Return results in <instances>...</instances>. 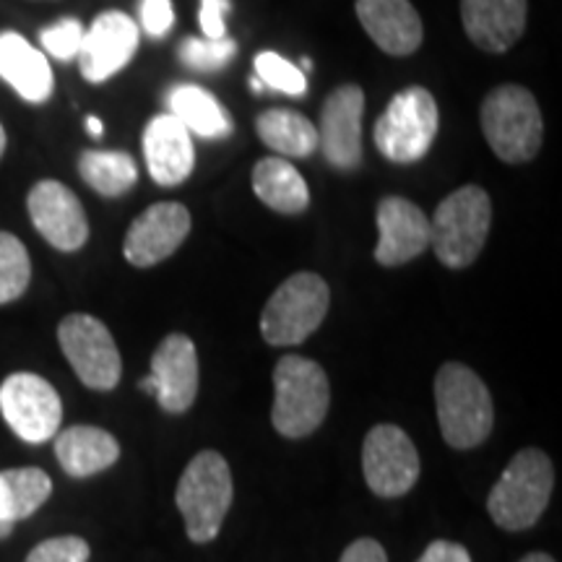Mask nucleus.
<instances>
[{"mask_svg": "<svg viewBox=\"0 0 562 562\" xmlns=\"http://www.w3.org/2000/svg\"><path fill=\"white\" fill-rule=\"evenodd\" d=\"M435 406L442 440L456 451L482 446L495 425L487 385L472 368L446 362L435 375Z\"/></svg>", "mask_w": 562, "mask_h": 562, "instance_id": "obj_1", "label": "nucleus"}, {"mask_svg": "<svg viewBox=\"0 0 562 562\" xmlns=\"http://www.w3.org/2000/svg\"><path fill=\"white\" fill-rule=\"evenodd\" d=\"M331 404L328 375L315 360L286 355L273 368V430L281 438H307L323 425Z\"/></svg>", "mask_w": 562, "mask_h": 562, "instance_id": "obj_2", "label": "nucleus"}, {"mask_svg": "<svg viewBox=\"0 0 562 562\" xmlns=\"http://www.w3.org/2000/svg\"><path fill=\"white\" fill-rule=\"evenodd\" d=\"M554 490V469L550 456L539 448H524L487 497V510L501 529L526 531L542 518Z\"/></svg>", "mask_w": 562, "mask_h": 562, "instance_id": "obj_3", "label": "nucleus"}, {"mask_svg": "<svg viewBox=\"0 0 562 562\" xmlns=\"http://www.w3.org/2000/svg\"><path fill=\"white\" fill-rule=\"evenodd\" d=\"M232 497H235V484L227 459L216 451L193 456L175 490V503L186 518L191 542L209 544L220 537L224 518L232 508Z\"/></svg>", "mask_w": 562, "mask_h": 562, "instance_id": "obj_4", "label": "nucleus"}, {"mask_svg": "<svg viewBox=\"0 0 562 562\" xmlns=\"http://www.w3.org/2000/svg\"><path fill=\"white\" fill-rule=\"evenodd\" d=\"M492 224L490 195L480 186H463L440 201L430 222V248L448 269L472 266L487 243Z\"/></svg>", "mask_w": 562, "mask_h": 562, "instance_id": "obj_5", "label": "nucleus"}, {"mask_svg": "<svg viewBox=\"0 0 562 562\" xmlns=\"http://www.w3.org/2000/svg\"><path fill=\"white\" fill-rule=\"evenodd\" d=\"M482 133L490 149L508 165L537 157L542 149L544 123L531 91L516 83L492 89L482 104Z\"/></svg>", "mask_w": 562, "mask_h": 562, "instance_id": "obj_6", "label": "nucleus"}, {"mask_svg": "<svg viewBox=\"0 0 562 562\" xmlns=\"http://www.w3.org/2000/svg\"><path fill=\"white\" fill-rule=\"evenodd\" d=\"M331 292L318 273H294L271 294L261 313V334L271 347H297L318 331Z\"/></svg>", "mask_w": 562, "mask_h": 562, "instance_id": "obj_7", "label": "nucleus"}, {"mask_svg": "<svg viewBox=\"0 0 562 562\" xmlns=\"http://www.w3.org/2000/svg\"><path fill=\"white\" fill-rule=\"evenodd\" d=\"M440 112L425 87H406L389 102L375 123V146L393 165H414L438 136Z\"/></svg>", "mask_w": 562, "mask_h": 562, "instance_id": "obj_8", "label": "nucleus"}, {"mask_svg": "<svg viewBox=\"0 0 562 562\" xmlns=\"http://www.w3.org/2000/svg\"><path fill=\"white\" fill-rule=\"evenodd\" d=\"M58 341L79 381L91 391H112L121 383L123 362L110 328L87 313H70L60 321Z\"/></svg>", "mask_w": 562, "mask_h": 562, "instance_id": "obj_9", "label": "nucleus"}, {"mask_svg": "<svg viewBox=\"0 0 562 562\" xmlns=\"http://www.w3.org/2000/svg\"><path fill=\"white\" fill-rule=\"evenodd\" d=\"M0 414L24 442L40 446L60 430L63 404L58 391L34 372H13L0 383Z\"/></svg>", "mask_w": 562, "mask_h": 562, "instance_id": "obj_10", "label": "nucleus"}, {"mask_svg": "<svg viewBox=\"0 0 562 562\" xmlns=\"http://www.w3.org/2000/svg\"><path fill=\"white\" fill-rule=\"evenodd\" d=\"M362 472L378 497H402L419 480L417 446L402 427L375 425L362 442Z\"/></svg>", "mask_w": 562, "mask_h": 562, "instance_id": "obj_11", "label": "nucleus"}, {"mask_svg": "<svg viewBox=\"0 0 562 562\" xmlns=\"http://www.w3.org/2000/svg\"><path fill=\"white\" fill-rule=\"evenodd\" d=\"M34 229L55 250L76 252L89 240V220L81 201L58 180H40L26 199Z\"/></svg>", "mask_w": 562, "mask_h": 562, "instance_id": "obj_12", "label": "nucleus"}, {"mask_svg": "<svg viewBox=\"0 0 562 562\" xmlns=\"http://www.w3.org/2000/svg\"><path fill=\"white\" fill-rule=\"evenodd\" d=\"M138 24L123 11H104L91 21L83 32L79 50L81 76L91 83H102L112 79L117 70H123L138 50Z\"/></svg>", "mask_w": 562, "mask_h": 562, "instance_id": "obj_13", "label": "nucleus"}, {"mask_svg": "<svg viewBox=\"0 0 562 562\" xmlns=\"http://www.w3.org/2000/svg\"><path fill=\"white\" fill-rule=\"evenodd\" d=\"M188 235H191V211L172 201L154 203L131 224L123 256L136 269H149L167 261Z\"/></svg>", "mask_w": 562, "mask_h": 562, "instance_id": "obj_14", "label": "nucleus"}, {"mask_svg": "<svg viewBox=\"0 0 562 562\" xmlns=\"http://www.w3.org/2000/svg\"><path fill=\"white\" fill-rule=\"evenodd\" d=\"M364 91L355 83L334 89L321 110L318 149L336 170H355L362 161Z\"/></svg>", "mask_w": 562, "mask_h": 562, "instance_id": "obj_15", "label": "nucleus"}, {"mask_svg": "<svg viewBox=\"0 0 562 562\" xmlns=\"http://www.w3.org/2000/svg\"><path fill=\"white\" fill-rule=\"evenodd\" d=\"M157 402L167 414H186L199 396V351L191 336L170 334L151 357Z\"/></svg>", "mask_w": 562, "mask_h": 562, "instance_id": "obj_16", "label": "nucleus"}, {"mask_svg": "<svg viewBox=\"0 0 562 562\" xmlns=\"http://www.w3.org/2000/svg\"><path fill=\"white\" fill-rule=\"evenodd\" d=\"M430 248V222L417 203L398 199H383L378 206V248L375 261L393 269L414 261Z\"/></svg>", "mask_w": 562, "mask_h": 562, "instance_id": "obj_17", "label": "nucleus"}, {"mask_svg": "<svg viewBox=\"0 0 562 562\" xmlns=\"http://www.w3.org/2000/svg\"><path fill=\"white\" fill-rule=\"evenodd\" d=\"M144 157L149 175L159 186H180L191 178L195 165L191 131L170 112L151 117L144 131Z\"/></svg>", "mask_w": 562, "mask_h": 562, "instance_id": "obj_18", "label": "nucleus"}, {"mask_svg": "<svg viewBox=\"0 0 562 562\" xmlns=\"http://www.w3.org/2000/svg\"><path fill=\"white\" fill-rule=\"evenodd\" d=\"M526 0H461V21L469 40L484 53H505L526 30Z\"/></svg>", "mask_w": 562, "mask_h": 562, "instance_id": "obj_19", "label": "nucleus"}, {"mask_svg": "<svg viewBox=\"0 0 562 562\" xmlns=\"http://www.w3.org/2000/svg\"><path fill=\"white\" fill-rule=\"evenodd\" d=\"M357 19L370 40L393 58L412 55L425 37L419 13L409 0H357Z\"/></svg>", "mask_w": 562, "mask_h": 562, "instance_id": "obj_20", "label": "nucleus"}, {"mask_svg": "<svg viewBox=\"0 0 562 562\" xmlns=\"http://www.w3.org/2000/svg\"><path fill=\"white\" fill-rule=\"evenodd\" d=\"M0 79L21 100L42 104L53 97V68L45 53L32 47L19 32H0Z\"/></svg>", "mask_w": 562, "mask_h": 562, "instance_id": "obj_21", "label": "nucleus"}, {"mask_svg": "<svg viewBox=\"0 0 562 562\" xmlns=\"http://www.w3.org/2000/svg\"><path fill=\"white\" fill-rule=\"evenodd\" d=\"M55 456L60 469L74 480H87L115 467L121 459V442L94 425H74L55 435Z\"/></svg>", "mask_w": 562, "mask_h": 562, "instance_id": "obj_22", "label": "nucleus"}, {"mask_svg": "<svg viewBox=\"0 0 562 562\" xmlns=\"http://www.w3.org/2000/svg\"><path fill=\"white\" fill-rule=\"evenodd\" d=\"M170 115L191 131V136L201 138H227L232 133V121L211 91L195 83H178L167 94Z\"/></svg>", "mask_w": 562, "mask_h": 562, "instance_id": "obj_23", "label": "nucleus"}, {"mask_svg": "<svg viewBox=\"0 0 562 562\" xmlns=\"http://www.w3.org/2000/svg\"><path fill=\"white\" fill-rule=\"evenodd\" d=\"M252 191L279 214H302L311 203V191L302 175L281 157L261 159L252 167Z\"/></svg>", "mask_w": 562, "mask_h": 562, "instance_id": "obj_24", "label": "nucleus"}, {"mask_svg": "<svg viewBox=\"0 0 562 562\" xmlns=\"http://www.w3.org/2000/svg\"><path fill=\"white\" fill-rule=\"evenodd\" d=\"M53 480L37 467L0 472V521H24L50 501Z\"/></svg>", "mask_w": 562, "mask_h": 562, "instance_id": "obj_25", "label": "nucleus"}, {"mask_svg": "<svg viewBox=\"0 0 562 562\" xmlns=\"http://www.w3.org/2000/svg\"><path fill=\"white\" fill-rule=\"evenodd\" d=\"M256 131L281 157H311L318 149V128L294 110H266L256 121Z\"/></svg>", "mask_w": 562, "mask_h": 562, "instance_id": "obj_26", "label": "nucleus"}, {"mask_svg": "<svg viewBox=\"0 0 562 562\" xmlns=\"http://www.w3.org/2000/svg\"><path fill=\"white\" fill-rule=\"evenodd\" d=\"M79 175L89 188H94L104 199L125 195L138 180L136 161L125 151H83L79 157Z\"/></svg>", "mask_w": 562, "mask_h": 562, "instance_id": "obj_27", "label": "nucleus"}, {"mask_svg": "<svg viewBox=\"0 0 562 562\" xmlns=\"http://www.w3.org/2000/svg\"><path fill=\"white\" fill-rule=\"evenodd\" d=\"M32 281V261L24 243L11 232H0V305L19 300Z\"/></svg>", "mask_w": 562, "mask_h": 562, "instance_id": "obj_28", "label": "nucleus"}, {"mask_svg": "<svg viewBox=\"0 0 562 562\" xmlns=\"http://www.w3.org/2000/svg\"><path fill=\"white\" fill-rule=\"evenodd\" d=\"M256 76L261 79L263 87L277 89L281 94L302 97L307 91V76L302 74V68L277 53L256 55Z\"/></svg>", "mask_w": 562, "mask_h": 562, "instance_id": "obj_29", "label": "nucleus"}, {"mask_svg": "<svg viewBox=\"0 0 562 562\" xmlns=\"http://www.w3.org/2000/svg\"><path fill=\"white\" fill-rule=\"evenodd\" d=\"M235 53H237V45L227 37L222 40L188 37L178 50L180 60L193 70H220L235 58Z\"/></svg>", "mask_w": 562, "mask_h": 562, "instance_id": "obj_30", "label": "nucleus"}, {"mask_svg": "<svg viewBox=\"0 0 562 562\" xmlns=\"http://www.w3.org/2000/svg\"><path fill=\"white\" fill-rule=\"evenodd\" d=\"M83 32L87 30H83V24L79 19L66 16L60 21H55V24H50V26H45V30L40 32V42H42V47H45L47 55H53V58L60 63H68V60L79 58Z\"/></svg>", "mask_w": 562, "mask_h": 562, "instance_id": "obj_31", "label": "nucleus"}, {"mask_svg": "<svg viewBox=\"0 0 562 562\" xmlns=\"http://www.w3.org/2000/svg\"><path fill=\"white\" fill-rule=\"evenodd\" d=\"M89 542L81 537H53L26 554V562H89Z\"/></svg>", "mask_w": 562, "mask_h": 562, "instance_id": "obj_32", "label": "nucleus"}, {"mask_svg": "<svg viewBox=\"0 0 562 562\" xmlns=\"http://www.w3.org/2000/svg\"><path fill=\"white\" fill-rule=\"evenodd\" d=\"M138 24L154 40L167 37L175 24V11L170 0H140Z\"/></svg>", "mask_w": 562, "mask_h": 562, "instance_id": "obj_33", "label": "nucleus"}, {"mask_svg": "<svg viewBox=\"0 0 562 562\" xmlns=\"http://www.w3.org/2000/svg\"><path fill=\"white\" fill-rule=\"evenodd\" d=\"M232 11L229 0H201V30L209 40H222L227 37V13Z\"/></svg>", "mask_w": 562, "mask_h": 562, "instance_id": "obj_34", "label": "nucleus"}, {"mask_svg": "<svg viewBox=\"0 0 562 562\" xmlns=\"http://www.w3.org/2000/svg\"><path fill=\"white\" fill-rule=\"evenodd\" d=\"M339 562H389V554H385L383 544L378 542V539L362 537L355 539V542L341 552Z\"/></svg>", "mask_w": 562, "mask_h": 562, "instance_id": "obj_35", "label": "nucleus"}, {"mask_svg": "<svg viewBox=\"0 0 562 562\" xmlns=\"http://www.w3.org/2000/svg\"><path fill=\"white\" fill-rule=\"evenodd\" d=\"M417 562H472V558H469L467 547L448 542V539H438V542H432L419 554Z\"/></svg>", "mask_w": 562, "mask_h": 562, "instance_id": "obj_36", "label": "nucleus"}, {"mask_svg": "<svg viewBox=\"0 0 562 562\" xmlns=\"http://www.w3.org/2000/svg\"><path fill=\"white\" fill-rule=\"evenodd\" d=\"M87 131L91 133V136H97V138H100V136H102V133H104V128H102V121H100V117H94V115H91V117H87Z\"/></svg>", "mask_w": 562, "mask_h": 562, "instance_id": "obj_37", "label": "nucleus"}, {"mask_svg": "<svg viewBox=\"0 0 562 562\" xmlns=\"http://www.w3.org/2000/svg\"><path fill=\"white\" fill-rule=\"evenodd\" d=\"M518 562H554L550 554H544V552H531V554H526V558H521Z\"/></svg>", "mask_w": 562, "mask_h": 562, "instance_id": "obj_38", "label": "nucleus"}, {"mask_svg": "<svg viewBox=\"0 0 562 562\" xmlns=\"http://www.w3.org/2000/svg\"><path fill=\"white\" fill-rule=\"evenodd\" d=\"M138 385H140V391H146V393H149V396H154V393H157V383H154L151 375H146Z\"/></svg>", "mask_w": 562, "mask_h": 562, "instance_id": "obj_39", "label": "nucleus"}, {"mask_svg": "<svg viewBox=\"0 0 562 562\" xmlns=\"http://www.w3.org/2000/svg\"><path fill=\"white\" fill-rule=\"evenodd\" d=\"M11 531H13V524H9V521H0V539L11 537Z\"/></svg>", "mask_w": 562, "mask_h": 562, "instance_id": "obj_40", "label": "nucleus"}, {"mask_svg": "<svg viewBox=\"0 0 562 562\" xmlns=\"http://www.w3.org/2000/svg\"><path fill=\"white\" fill-rule=\"evenodd\" d=\"M5 144H9V138H5V128H3V123H0V157L5 154Z\"/></svg>", "mask_w": 562, "mask_h": 562, "instance_id": "obj_41", "label": "nucleus"}, {"mask_svg": "<svg viewBox=\"0 0 562 562\" xmlns=\"http://www.w3.org/2000/svg\"><path fill=\"white\" fill-rule=\"evenodd\" d=\"M250 89H252V91H263L266 87L261 83V79H258V76H252V79H250Z\"/></svg>", "mask_w": 562, "mask_h": 562, "instance_id": "obj_42", "label": "nucleus"}]
</instances>
